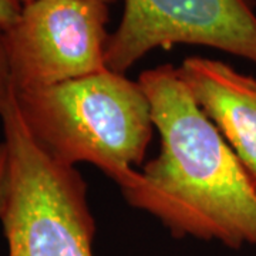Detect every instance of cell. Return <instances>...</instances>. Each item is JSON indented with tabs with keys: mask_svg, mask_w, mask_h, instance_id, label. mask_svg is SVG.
Masks as SVG:
<instances>
[{
	"mask_svg": "<svg viewBox=\"0 0 256 256\" xmlns=\"http://www.w3.org/2000/svg\"><path fill=\"white\" fill-rule=\"evenodd\" d=\"M22 12V3L18 0H0V28L6 30L10 28Z\"/></svg>",
	"mask_w": 256,
	"mask_h": 256,
	"instance_id": "ba28073f",
	"label": "cell"
},
{
	"mask_svg": "<svg viewBox=\"0 0 256 256\" xmlns=\"http://www.w3.org/2000/svg\"><path fill=\"white\" fill-rule=\"evenodd\" d=\"M110 6L94 0H36L4 30L16 92L107 70Z\"/></svg>",
	"mask_w": 256,
	"mask_h": 256,
	"instance_id": "277c9868",
	"label": "cell"
},
{
	"mask_svg": "<svg viewBox=\"0 0 256 256\" xmlns=\"http://www.w3.org/2000/svg\"><path fill=\"white\" fill-rule=\"evenodd\" d=\"M20 3H22V6L23 4H26V3H30V2H36V0H18ZM94 2H101V3H106V4H108L110 6L111 3H114L116 0H94Z\"/></svg>",
	"mask_w": 256,
	"mask_h": 256,
	"instance_id": "30bf717a",
	"label": "cell"
},
{
	"mask_svg": "<svg viewBox=\"0 0 256 256\" xmlns=\"http://www.w3.org/2000/svg\"><path fill=\"white\" fill-rule=\"evenodd\" d=\"M14 96L30 134L48 156L72 166L96 165L120 188L134 178L154 128L140 82L107 68Z\"/></svg>",
	"mask_w": 256,
	"mask_h": 256,
	"instance_id": "7a4b0ae2",
	"label": "cell"
},
{
	"mask_svg": "<svg viewBox=\"0 0 256 256\" xmlns=\"http://www.w3.org/2000/svg\"><path fill=\"white\" fill-rule=\"evenodd\" d=\"M14 92L12 74H10L6 43H4V30L0 28V112L6 107Z\"/></svg>",
	"mask_w": 256,
	"mask_h": 256,
	"instance_id": "52a82bcc",
	"label": "cell"
},
{
	"mask_svg": "<svg viewBox=\"0 0 256 256\" xmlns=\"http://www.w3.org/2000/svg\"><path fill=\"white\" fill-rule=\"evenodd\" d=\"M138 82L151 104L161 150L121 188L126 201L176 238L256 246V184L192 98L178 68L158 66Z\"/></svg>",
	"mask_w": 256,
	"mask_h": 256,
	"instance_id": "6da1fadb",
	"label": "cell"
},
{
	"mask_svg": "<svg viewBox=\"0 0 256 256\" xmlns=\"http://www.w3.org/2000/svg\"><path fill=\"white\" fill-rule=\"evenodd\" d=\"M8 172H9V154L4 142H0V215L3 212L6 191H8Z\"/></svg>",
	"mask_w": 256,
	"mask_h": 256,
	"instance_id": "9c48e42d",
	"label": "cell"
},
{
	"mask_svg": "<svg viewBox=\"0 0 256 256\" xmlns=\"http://www.w3.org/2000/svg\"><path fill=\"white\" fill-rule=\"evenodd\" d=\"M191 44L256 64V0H124L111 33L107 68L126 74L156 48Z\"/></svg>",
	"mask_w": 256,
	"mask_h": 256,
	"instance_id": "5b68a950",
	"label": "cell"
},
{
	"mask_svg": "<svg viewBox=\"0 0 256 256\" xmlns=\"http://www.w3.org/2000/svg\"><path fill=\"white\" fill-rule=\"evenodd\" d=\"M0 117L9 154L0 215L8 256H94L96 222L82 175L37 144L14 92Z\"/></svg>",
	"mask_w": 256,
	"mask_h": 256,
	"instance_id": "3957f363",
	"label": "cell"
},
{
	"mask_svg": "<svg viewBox=\"0 0 256 256\" xmlns=\"http://www.w3.org/2000/svg\"><path fill=\"white\" fill-rule=\"evenodd\" d=\"M178 68L195 102L218 128L256 184V78L232 66L192 56Z\"/></svg>",
	"mask_w": 256,
	"mask_h": 256,
	"instance_id": "8992f818",
	"label": "cell"
}]
</instances>
